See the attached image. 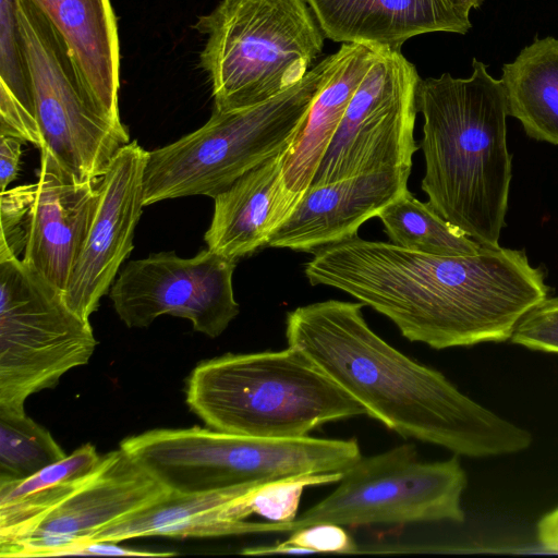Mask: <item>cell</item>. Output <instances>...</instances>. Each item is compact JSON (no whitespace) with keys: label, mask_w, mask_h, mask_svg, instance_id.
Here are the masks:
<instances>
[{"label":"cell","mask_w":558,"mask_h":558,"mask_svg":"<svg viewBox=\"0 0 558 558\" xmlns=\"http://www.w3.org/2000/svg\"><path fill=\"white\" fill-rule=\"evenodd\" d=\"M305 263L312 286L339 289L389 318L410 341L433 349L511 339L548 298L543 267L524 250L486 247L440 256L355 236Z\"/></svg>","instance_id":"1"},{"label":"cell","mask_w":558,"mask_h":558,"mask_svg":"<svg viewBox=\"0 0 558 558\" xmlns=\"http://www.w3.org/2000/svg\"><path fill=\"white\" fill-rule=\"evenodd\" d=\"M362 302L328 300L286 318L289 347L312 362L387 428L404 438L482 458L527 449L532 435L415 362L367 325Z\"/></svg>","instance_id":"2"},{"label":"cell","mask_w":558,"mask_h":558,"mask_svg":"<svg viewBox=\"0 0 558 558\" xmlns=\"http://www.w3.org/2000/svg\"><path fill=\"white\" fill-rule=\"evenodd\" d=\"M416 98L424 118L421 187L427 203L483 246H500L512 179L501 80L473 58L469 77L446 72L421 78Z\"/></svg>","instance_id":"3"},{"label":"cell","mask_w":558,"mask_h":558,"mask_svg":"<svg viewBox=\"0 0 558 558\" xmlns=\"http://www.w3.org/2000/svg\"><path fill=\"white\" fill-rule=\"evenodd\" d=\"M186 403L207 427L233 435L295 439L365 409L302 351L228 353L194 367Z\"/></svg>","instance_id":"4"},{"label":"cell","mask_w":558,"mask_h":558,"mask_svg":"<svg viewBox=\"0 0 558 558\" xmlns=\"http://www.w3.org/2000/svg\"><path fill=\"white\" fill-rule=\"evenodd\" d=\"M336 61L337 52L318 62L298 84L259 105L214 109L199 129L148 151L144 206L195 195L214 198L244 173L286 151Z\"/></svg>","instance_id":"5"},{"label":"cell","mask_w":558,"mask_h":558,"mask_svg":"<svg viewBox=\"0 0 558 558\" xmlns=\"http://www.w3.org/2000/svg\"><path fill=\"white\" fill-rule=\"evenodd\" d=\"M193 28L206 36L199 66L219 111L259 105L298 84L325 38L306 0H221Z\"/></svg>","instance_id":"6"},{"label":"cell","mask_w":558,"mask_h":558,"mask_svg":"<svg viewBox=\"0 0 558 558\" xmlns=\"http://www.w3.org/2000/svg\"><path fill=\"white\" fill-rule=\"evenodd\" d=\"M120 448L171 492L204 493L305 474L343 473L362 453L356 439H268L211 428H158Z\"/></svg>","instance_id":"7"},{"label":"cell","mask_w":558,"mask_h":558,"mask_svg":"<svg viewBox=\"0 0 558 558\" xmlns=\"http://www.w3.org/2000/svg\"><path fill=\"white\" fill-rule=\"evenodd\" d=\"M338 483L332 493L292 521H252V533H292L318 523L357 526L464 521L461 499L468 480L457 457L421 462L416 448L404 444L361 457Z\"/></svg>","instance_id":"8"},{"label":"cell","mask_w":558,"mask_h":558,"mask_svg":"<svg viewBox=\"0 0 558 558\" xmlns=\"http://www.w3.org/2000/svg\"><path fill=\"white\" fill-rule=\"evenodd\" d=\"M96 345L62 291L22 258L0 260V410L24 413L32 395L86 365Z\"/></svg>","instance_id":"9"},{"label":"cell","mask_w":558,"mask_h":558,"mask_svg":"<svg viewBox=\"0 0 558 558\" xmlns=\"http://www.w3.org/2000/svg\"><path fill=\"white\" fill-rule=\"evenodd\" d=\"M16 2L44 146L78 179L98 181L116 154L131 142L129 132L93 107L62 37L48 19L29 0Z\"/></svg>","instance_id":"10"},{"label":"cell","mask_w":558,"mask_h":558,"mask_svg":"<svg viewBox=\"0 0 558 558\" xmlns=\"http://www.w3.org/2000/svg\"><path fill=\"white\" fill-rule=\"evenodd\" d=\"M420 80L401 51L378 50L310 186L364 173H410L418 149L414 126Z\"/></svg>","instance_id":"11"},{"label":"cell","mask_w":558,"mask_h":558,"mask_svg":"<svg viewBox=\"0 0 558 558\" xmlns=\"http://www.w3.org/2000/svg\"><path fill=\"white\" fill-rule=\"evenodd\" d=\"M236 260L209 248L193 257L150 254L126 264L109 296L130 328L149 326L161 315L189 319L195 331L220 336L238 316L232 277Z\"/></svg>","instance_id":"12"},{"label":"cell","mask_w":558,"mask_h":558,"mask_svg":"<svg viewBox=\"0 0 558 558\" xmlns=\"http://www.w3.org/2000/svg\"><path fill=\"white\" fill-rule=\"evenodd\" d=\"M147 154L136 141L128 143L97 181V208L63 293L69 306L86 320L134 247L144 207Z\"/></svg>","instance_id":"13"},{"label":"cell","mask_w":558,"mask_h":558,"mask_svg":"<svg viewBox=\"0 0 558 558\" xmlns=\"http://www.w3.org/2000/svg\"><path fill=\"white\" fill-rule=\"evenodd\" d=\"M171 490L123 449L104 454L100 468L24 539L1 557L69 556L99 530L166 497Z\"/></svg>","instance_id":"14"},{"label":"cell","mask_w":558,"mask_h":558,"mask_svg":"<svg viewBox=\"0 0 558 558\" xmlns=\"http://www.w3.org/2000/svg\"><path fill=\"white\" fill-rule=\"evenodd\" d=\"M97 181L81 180L46 147L22 260L64 293L98 204Z\"/></svg>","instance_id":"15"},{"label":"cell","mask_w":558,"mask_h":558,"mask_svg":"<svg viewBox=\"0 0 558 558\" xmlns=\"http://www.w3.org/2000/svg\"><path fill=\"white\" fill-rule=\"evenodd\" d=\"M410 173H364L310 186L268 246L315 254L357 236L359 228L408 190Z\"/></svg>","instance_id":"16"},{"label":"cell","mask_w":558,"mask_h":558,"mask_svg":"<svg viewBox=\"0 0 558 558\" xmlns=\"http://www.w3.org/2000/svg\"><path fill=\"white\" fill-rule=\"evenodd\" d=\"M325 37L375 50L401 51L428 33L465 35L470 13L453 0H306Z\"/></svg>","instance_id":"17"},{"label":"cell","mask_w":558,"mask_h":558,"mask_svg":"<svg viewBox=\"0 0 558 558\" xmlns=\"http://www.w3.org/2000/svg\"><path fill=\"white\" fill-rule=\"evenodd\" d=\"M283 153L244 173L214 197V215L204 235L207 248L238 260L268 245L303 196L286 185Z\"/></svg>","instance_id":"18"},{"label":"cell","mask_w":558,"mask_h":558,"mask_svg":"<svg viewBox=\"0 0 558 558\" xmlns=\"http://www.w3.org/2000/svg\"><path fill=\"white\" fill-rule=\"evenodd\" d=\"M262 483L193 494L170 492L162 499L99 530L87 543H118L144 536L246 535L247 519L257 514L256 496Z\"/></svg>","instance_id":"19"},{"label":"cell","mask_w":558,"mask_h":558,"mask_svg":"<svg viewBox=\"0 0 558 558\" xmlns=\"http://www.w3.org/2000/svg\"><path fill=\"white\" fill-rule=\"evenodd\" d=\"M62 37L93 107L124 125L118 106L120 46L110 0H29Z\"/></svg>","instance_id":"20"},{"label":"cell","mask_w":558,"mask_h":558,"mask_svg":"<svg viewBox=\"0 0 558 558\" xmlns=\"http://www.w3.org/2000/svg\"><path fill=\"white\" fill-rule=\"evenodd\" d=\"M378 50L364 45L342 44L328 80L316 95L300 132L282 155L287 187L303 195Z\"/></svg>","instance_id":"21"},{"label":"cell","mask_w":558,"mask_h":558,"mask_svg":"<svg viewBox=\"0 0 558 558\" xmlns=\"http://www.w3.org/2000/svg\"><path fill=\"white\" fill-rule=\"evenodd\" d=\"M85 444L37 473L0 482V554L26 538L65 499L85 486L101 465Z\"/></svg>","instance_id":"22"},{"label":"cell","mask_w":558,"mask_h":558,"mask_svg":"<svg viewBox=\"0 0 558 558\" xmlns=\"http://www.w3.org/2000/svg\"><path fill=\"white\" fill-rule=\"evenodd\" d=\"M500 80L508 116L529 137L558 146V38L536 36L502 64Z\"/></svg>","instance_id":"23"},{"label":"cell","mask_w":558,"mask_h":558,"mask_svg":"<svg viewBox=\"0 0 558 558\" xmlns=\"http://www.w3.org/2000/svg\"><path fill=\"white\" fill-rule=\"evenodd\" d=\"M377 217L390 243L409 251L460 256L474 255L484 248L409 190L384 206Z\"/></svg>","instance_id":"24"},{"label":"cell","mask_w":558,"mask_h":558,"mask_svg":"<svg viewBox=\"0 0 558 558\" xmlns=\"http://www.w3.org/2000/svg\"><path fill=\"white\" fill-rule=\"evenodd\" d=\"M65 456L49 430L25 412L0 410V482L26 478Z\"/></svg>","instance_id":"25"},{"label":"cell","mask_w":558,"mask_h":558,"mask_svg":"<svg viewBox=\"0 0 558 558\" xmlns=\"http://www.w3.org/2000/svg\"><path fill=\"white\" fill-rule=\"evenodd\" d=\"M0 87L9 90L35 113L16 0H0Z\"/></svg>","instance_id":"26"},{"label":"cell","mask_w":558,"mask_h":558,"mask_svg":"<svg viewBox=\"0 0 558 558\" xmlns=\"http://www.w3.org/2000/svg\"><path fill=\"white\" fill-rule=\"evenodd\" d=\"M283 553H356L351 536L335 523H318L290 533V536L275 545L244 548L243 555H269Z\"/></svg>","instance_id":"27"},{"label":"cell","mask_w":558,"mask_h":558,"mask_svg":"<svg viewBox=\"0 0 558 558\" xmlns=\"http://www.w3.org/2000/svg\"><path fill=\"white\" fill-rule=\"evenodd\" d=\"M36 184L16 186L0 194V260L17 257L26 243L27 220Z\"/></svg>","instance_id":"28"},{"label":"cell","mask_w":558,"mask_h":558,"mask_svg":"<svg viewBox=\"0 0 558 558\" xmlns=\"http://www.w3.org/2000/svg\"><path fill=\"white\" fill-rule=\"evenodd\" d=\"M511 341L532 350L558 353V298H547L517 325Z\"/></svg>","instance_id":"29"},{"label":"cell","mask_w":558,"mask_h":558,"mask_svg":"<svg viewBox=\"0 0 558 558\" xmlns=\"http://www.w3.org/2000/svg\"><path fill=\"white\" fill-rule=\"evenodd\" d=\"M0 136L15 137L39 149L45 145L36 114L3 87H0Z\"/></svg>","instance_id":"30"},{"label":"cell","mask_w":558,"mask_h":558,"mask_svg":"<svg viewBox=\"0 0 558 558\" xmlns=\"http://www.w3.org/2000/svg\"><path fill=\"white\" fill-rule=\"evenodd\" d=\"M22 141L11 136H0V187L1 192L8 190L9 184L15 180L21 159Z\"/></svg>","instance_id":"31"},{"label":"cell","mask_w":558,"mask_h":558,"mask_svg":"<svg viewBox=\"0 0 558 558\" xmlns=\"http://www.w3.org/2000/svg\"><path fill=\"white\" fill-rule=\"evenodd\" d=\"M173 551L135 550L116 545L113 542H89L71 551L69 556H133V557H170Z\"/></svg>","instance_id":"32"},{"label":"cell","mask_w":558,"mask_h":558,"mask_svg":"<svg viewBox=\"0 0 558 558\" xmlns=\"http://www.w3.org/2000/svg\"><path fill=\"white\" fill-rule=\"evenodd\" d=\"M537 538L545 548L558 551V508L542 518Z\"/></svg>","instance_id":"33"},{"label":"cell","mask_w":558,"mask_h":558,"mask_svg":"<svg viewBox=\"0 0 558 558\" xmlns=\"http://www.w3.org/2000/svg\"><path fill=\"white\" fill-rule=\"evenodd\" d=\"M465 12L470 13L471 10H477L482 7L485 0H453Z\"/></svg>","instance_id":"34"}]
</instances>
